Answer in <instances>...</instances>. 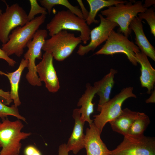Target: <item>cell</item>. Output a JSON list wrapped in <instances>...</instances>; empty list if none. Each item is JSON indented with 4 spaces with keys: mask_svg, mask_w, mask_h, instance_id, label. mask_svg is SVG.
Returning <instances> with one entry per match:
<instances>
[{
    "mask_svg": "<svg viewBox=\"0 0 155 155\" xmlns=\"http://www.w3.org/2000/svg\"><path fill=\"white\" fill-rule=\"evenodd\" d=\"M46 16L41 15L24 25L15 28L9 35L8 41L2 44V49L9 56L15 54L18 57H21L28 43L44 22Z\"/></svg>",
    "mask_w": 155,
    "mask_h": 155,
    "instance_id": "obj_1",
    "label": "cell"
},
{
    "mask_svg": "<svg viewBox=\"0 0 155 155\" xmlns=\"http://www.w3.org/2000/svg\"><path fill=\"white\" fill-rule=\"evenodd\" d=\"M24 125L20 120L10 121L7 117L0 122V155H19L22 147L21 140L31 135L21 131Z\"/></svg>",
    "mask_w": 155,
    "mask_h": 155,
    "instance_id": "obj_2",
    "label": "cell"
},
{
    "mask_svg": "<svg viewBox=\"0 0 155 155\" xmlns=\"http://www.w3.org/2000/svg\"><path fill=\"white\" fill-rule=\"evenodd\" d=\"M131 1L119 3L108 7L101 11V14L106 19L116 23L120 28L119 31L128 38L131 30L129 26L133 19L140 13L145 11L147 8L144 7L142 2Z\"/></svg>",
    "mask_w": 155,
    "mask_h": 155,
    "instance_id": "obj_3",
    "label": "cell"
},
{
    "mask_svg": "<svg viewBox=\"0 0 155 155\" xmlns=\"http://www.w3.org/2000/svg\"><path fill=\"white\" fill-rule=\"evenodd\" d=\"M50 36L62 30H69L80 32L79 36L84 44L90 40L91 30L84 19L69 10L58 11L46 26Z\"/></svg>",
    "mask_w": 155,
    "mask_h": 155,
    "instance_id": "obj_4",
    "label": "cell"
},
{
    "mask_svg": "<svg viewBox=\"0 0 155 155\" xmlns=\"http://www.w3.org/2000/svg\"><path fill=\"white\" fill-rule=\"evenodd\" d=\"M82 42L80 36L76 37L73 33L62 30L46 40L42 50L51 53L56 61H63Z\"/></svg>",
    "mask_w": 155,
    "mask_h": 155,
    "instance_id": "obj_5",
    "label": "cell"
},
{
    "mask_svg": "<svg viewBox=\"0 0 155 155\" xmlns=\"http://www.w3.org/2000/svg\"><path fill=\"white\" fill-rule=\"evenodd\" d=\"M133 88L131 86L123 88L119 93L101 107L99 114L94 116L93 123L101 133L106 124L115 119L121 113L124 102L129 98L136 97L133 92Z\"/></svg>",
    "mask_w": 155,
    "mask_h": 155,
    "instance_id": "obj_6",
    "label": "cell"
},
{
    "mask_svg": "<svg viewBox=\"0 0 155 155\" xmlns=\"http://www.w3.org/2000/svg\"><path fill=\"white\" fill-rule=\"evenodd\" d=\"M48 35L46 30L38 29L26 46L28 49L24 57V59L28 62V71L26 78L28 82L33 86H40L42 85L41 82L36 72L35 61L36 59H42L41 50Z\"/></svg>",
    "mask_w": 155,
    "mask_h": 155,
    "instance_id": "obj_7",
    "label": "cell"
},
{
    "mask_svg": "<svg viewBox=\"0 0 155 155\" xmlns=\"http://www.w3.org/2000/svg\"><path fill=\"white\" fill-rule=\"evenodd\" d=\"M140 52L138 47L122 33L116 32L114 30L102 47L94 55H113L123 53L127 57L129 61L134 65H137L135 54Z\"/></svg>",
    "mask_w": 155,
    "mask_h": 155,
    "instance_id": "obj_8",
    "label": "cell"
},
{
    "mask_svg": "<svg viewBox=\"0 0 155 155\" xmlns=\"http://www.w3.org/2000/svg\"><path fill=\"white\" fill-rule=\"evenodd\" d=\"M109 155H155L154 137L142 135L124 136L122 142Z\"/></svg>",
    "mask_w": 155,
    "mask_h": 155,
    "instance_id": "obj_9",
    "label": "cell"
},
{
    "mask_svg": "<svg viewBox=\"0 0 155 155\" xmlns=\"http://www.w3.org/2000/svg\"><path fill=\"white\" fill-rule=\"evenodd\" d=\"M27 15L17 3L7 6L0 17V41L3 44L8 41L9 35L13 30L28 22Z\"/></svg>",
    "mask_w": 155,
    "mask_h": 155,
    "instance_id": "obj_10",
    "label": "cell"
},
{
    "mask_svg": "<svg viewBox=\"0 0 155 155\" xmlns=\"http://www.w3.org/2000/svg\"><path fill=\"white\" fill-rule=\"evenodd\" d=\"M100 23L97 26L91 30L90 34V41L86 45L80 44L77 53L83 56L90 51H94L101 44L106 41L112 31L118 25L104 18L101 14L98 15Z\"/></svg>",
    "mask_w": 155,
    "mask_h": 155,
    "instance_id": "obj_11",
    "label": "cell"
},
{
    "mask_svg": "<svg viewBox=\"0 0 155 155\" xmlns=\"http://www.w3.org/2000/svg\"><path fill=\"white\" fill-rule=\"evenodd\" d=\"M53 57L50 53L45 52L41 61L36 66L40 80L44 82L48 90L56 92L60 88V84L53 64Z\"/></svg>",
    "mask_w": 155,
    "mask_h": 155,
    "instance_id": "obj_12",
    "label": "cell"
},
{
    "mask_svg": "<svg viewBox=\"0 0 155 155\" xmlns=\"http://www.w3.org/2000/svg\"><path fill=\"white\" fill-rule=\"evenodd\" d=\"M89 126L86 129L85 138L86 155H109L111 150L101 139V133L93 123Z\"/></svg>",
    "mask_w": 155,
    "mask_h": 155,
    "instance_id": "obj_13",
    "label": "cell"
},
{
    "mask_svg": "<svg viewBox=\"0 0 155 155\" xmlns=\"http://www.w3.org/2000/svg\"><path fill=\"white\" fill-rule=\"evenodd\" d=\"M79 109L76 108L73 110L72 116L75 120L74 126L66 144L69 152L71 151L75 154L84 148L85 146V135L83 133L85 123L81 120Z\"/></svg>",
    "mask_w": 155,
    "mask_h": 155,
    "instance_id": "obj_14",
    "label": "cell"
},
{
    "mask_svg": "<svg viewBox=\"0 0 155 155\" xmlns=\"http://www.w3.org/2000/svg\"><path fill=\"white\" fill-rule=\"evenodd\" d=\"M129 27L134 32L135 43L141 51L155 61V48L150 43L144 32L142 20L137 16L135 17L130 22Z\"/></svg>",
    "mask_w": 155,
    "mask_h": 155,
    "instance_id": "obj_15",
    "label": "cell"
},
{
    "mask_svg": "<svg viewBox=\"0 0 155 155\" xmlns=\"http://www.w3.org/2000/svg\"><path fill=\"white\" fill-rule=\"evenodd\" d=\"M136 60L141 66V75L140 78L141 86L147 90L150 94L153 90L155 83V69L149 61L147 56L141 52L135 55Z\"/></svg>",
    "mask_w": 155,
    "mask_h": 155,
    "instance_id": "obj_16",
    "label": "cell"
},
{
    "mask_svg": "<svg viewBox=\"0 0 155 155\" xmlns=\"http://www.w3.org/2000/svg\"><path fill=\"white\" fill-rule=\"evenodd\" d=\"M142 113L125 108L122 110L117 117L109 123L113 131L124 136L127 135L134 121Z\"/></svg>",
    "mask_w": 155,
    "mask_h": 155,
    "instance_id": "obj_17",
    "label": "cell"
},
{
    "mask_svg": "<svg viewBox=\"0 0 155 155\" xmlns=\"http://www.w3.org/2000/svg\"><path fill=\"white\" fill-rule=\"evenodd\" d=\"M86 88L84 93L78 102L77 106H81L79 109L81 120L84 123L87 122L90 125L93 123V120L90 119V116L94 111V104L93 103L92 100L96 94L97 90L94 86L89 83L86 84Z\"/></svg>",
    "mask_w": 155,
    "mask_h": 155,
    "instance_id": "obj_18",
    "label": "cell"
},
{
    "mask_svg": "<svg viewBox=\"0 0 155 155\" xmlns=\"http://www.w3.org/2000/svg\"><path fill=\"white\" fill-rule=\"evenodd\" d=\"M117 73V70L111 68L102 79L94 83L93 86L97 90L96 94L99 97L97 109L99 112L101 107L110 99L112 89L115 83L114 77Z\"/></svg>",
    "mask_w": 155,
    "mask_h": 155,
    "instance_id": "obj_19",
    "label": "cell"
},
{
    "mask_svg": "<svg viewBox=\"0 0 155 155\" xmlns=\"http://www.w3.org/2000/svg\"><path fill=\"white\" fill-rule=\"evenodd\" d=\"M28 60L22 59L18 68L15 71L5 73L0 71V74L6 76L8 78L10 84L11 90L10 95L11 99L13 101L14 105L18 107L20 105L18 94L19 84L22 73L26 67H28Z\"/></svg>",
    "mask_w": 155,
    "mask_h": 155,
    "instance_id": "obj_20",
    "label": "cell"
},
{
    "mask_svg": "<svg viewBox=\"0 0 155 155\" xmlns=\"http://www.w3.org/2000/svg\"><path fill=\"white\" fill-rule=\"evenodd\" d=\"M86 1L90 7L88 17L86 20L88 26L93 23H98V21L95 19L96 16L98 12L102 8L119 3H125L127 1L117 0H87Z\"/></svg>",
    "mask_w": 155,
    "mask_h": 155,
    "instance_id": "obj_21",
    "label": "cell"
},
{
    "mask_svg": "<svg viewBox=\"0 0 155 155\" xmlns=\"http://www.w3.org/2000/svg\"><path fill=\"white\" fill-rule=\"evenodd\" d=\"M38 1L42 6L46 9L49 14L51 13L54 6L60 5L65 6L72 13L84 19L82 12L78 7L73 5L67 0H39Z\"/></svg>",
    "mask_w": 155,
    "mask_h": 155,
    "instance_id": "obj_22",
    "label": "cell"
},
{
    "mask_svg": "<svg viewBox=\"0 0 155 155\" xmlns=\"http://www.w3.org/2000/svg\"><path fill=\"white\" fill-rule=\"evenodd\" d=\"M150 123V120L149 117L143 113L142 114L132 123L127 135L137 136L143 135L144 131Z\"/></svg>",
    "mask_w": 155,
    "mask_h": 155,
    "instance_id": "obj_23",
    "label": "cell"
},
{
    "mask_svg": "<svg viewBox=\"0 0 155 155\" xmlns=\"http://www.w3.org/2000/svg\"><path fill=\"white\" fill-rule=\"evenodd\" d=\"M8 115L13 116L18 119L26 122V118L20 114L18 107L14 104L11 107L8 106L0 101V118L2 120Z\"/></svg>",
    "mask_w": 155,
    "mask_h": 155,
    "instance_id": "obj_24",
    "label": "cell"
},
{
    "mask_svg": "<svg viewBox=\"0 0 155 155\" xmlns=\"http://www.w3.org/2000/svg\"><path fill=\"white\" fill-rule=\"evenodd\" d=\"M138 17L142 20L145 19L147 22L150 29V31L155 36V13L154 8L151 7L148 9L144 12L138 14Z\"/></svg>",
    "mask_w": 155,
    "mask_h": 155,
    "instance_id": "obj_25",
    "label": "cell"
},
{
    "mask_svg": "<svg viewBox=\"0 0 155 155\" xmlns=\"http://www.w3.org/2000/svg\"><path fill=\"white\" fill-rule=\"evenodd\" d=\"M30 6V9L27 15L28 22H29L35 18V16L38 14L46 15L48 12L44 7L40 6L36 0L29 1Z\"/></svg>",
    "mask_w": 155,
    "mask_h": 155,
    "instance_id": "obj_26",
    "label": "cell"
},
{
    "mask_svg": "<svg viewBox=\"0 0 155 155\" xmlns=\"http://www.w3.org/2000/svg\"><path fill=\"white\" fill-rule=\"evenodd\" d=\"M24 155H42L40 151L35 146L29 145L24 150Z\"/></svg>",
    "mask_w": 155,
    "mask_h": 155,
    "instance_id": "obj_27",
    "label": "cell"
},
{
    "mask_svg": "<svg viewBox=\"0 0 155 155\" xmlns=\"http://www.w3.org/2000/svg\"><path fill=\"white\" fill-rule=\"evenodd\" d=\"M0 59H3L6 61L9 65L13 67L16 63V62L13 59L10 58L7 54L0 48Z\"/></svg>",
    "mask_w": 155,
    "mask_h": 155,
    "instance_id": "obj_28",
    "label": "cell"
},
{
    "mask_svg": "<svg viewBox=\"0 0 155 155\" xmlns=\"http://www.w3.org/2000/svg\"><path fill=\"white\" fill-rule=\"evenodd\" d=\"M77 1L80 7L81 8L80 10L83 15V18L86 20L88 17L89 12L85 7L82 0H78Z\"/></svg>",
    "mask_w": 155,
    "mask_h": 155,
    "instance_id": "obj_29",
    "label": "cell"
},
{
    "mask_svg": "<svg viewBox=\"0 0 155 155\" xmlns=\"http://www.w3.org/2000/svg\"><path fill=\"white\" fill-rule=\"evenodd\" d=\"M68 151L66 144H65L61 145L59 148V155H68Z\"/></svg>",
    "mask_w": 155,
    "mask_h": 155,
    "instance_id": "obj_30",
    "label": "cell"
},
{
    "mask_svg": "<svg viewBox=\"0 0 155 155\" xmlns=\"http://www.w3.org/2000/svg\"><path fill=\"white\" fill-rule=\"evenodd\" d=\"M146 103H154L155 102V90L152 92L150 96L146 100Z\"/></svg>",
    "mask_w": 155,
    "mask_h": 155,
    "instance_id": "obj_31",
    "label": "cell"
},
{
    "mask_svg": "<svg viewBox=\"0 0 155 155\" xmlns=\"http://www.w3.org/2000/svg\"><path fill=\"white\" fill-rule=\"evenodd\" d=\"M155 1L154 0H146L144 1V3L143 4L144 7L147 8L152 5H155Z\"/></svg>",
    "mask_w": 155,
    "mask_h": 155,
    "instance_id": "obj_32",
    "label": "cell"
},
{
    "mask_svg": "<svg viewBox=\"0 0 155 155\" xmlns=\"http://www.w3.org/2000/svg\"><path fill=\"white\" fill-rule=\"evenodd\" d=\"M2 13V10L0 7V17Z\"/></svg>",
    "mask_w": 155,
    "mask_h": 155,
    "instance_id": "obj_33",
    "label": "cell"
}]
</instances>
